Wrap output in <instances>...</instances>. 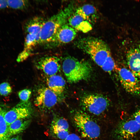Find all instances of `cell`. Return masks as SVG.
Returning <instances> with one entry per match:
<instances>
[{"mask_svg":"<svg viewBox=\"0 0 140 140\" xmlns=\"http://www.w3.org/2000/svg\"><path fill=\"white\" fill-rule=\"evenodd\" d=\"M122 31L120 49L129 69L140 83V32L129 26Z\"/></svg>","mask_w":140,"mask_h":140,"instance_id":"cell-1","label":"cell"},{"mask_svg":"<svg viewBox=\"0 0 140 140\" xmlns=\"http://www.w3.org/2000/svg\"><path fill=\"white\" fill-rule=\"evenodd\" d=\"M78 48L88 54L101 67L111 54L110 48L103 40L92 37L78 39L75 43Z\"/></svg>","mask_w":140,"mask_h":140,"instance_id":"cell-2","label":"cell"},{"mask_svg":"<svg viewBox=\"0 0 140 140\" xmlns=\"http://www.w3.org/2000/svg\"><path fill=\"white\" fill-rule=\"evenodd\" d=\"M44 20L40 17H36L27 22L25 26L26 36L23 50L18 55V62L24 61L31 54L34 48L39 44L40 33Z\"/></svg>","mask_w":140,"mask_h":140,"instance_id":"cell-3","label":"cell"},{"mask_svg":"<svg viewBox=\"0 0 140 140\" xmlns=\"http://www.w3.org/2000/svg\"><path fill=\"white\" fill-rule=\"evenodd\" d=\"M62 67L67 79L71 83L88 79L92 72V67L89 62L70 56L64 58Z\"/></svg>","mask_w":140,"mask_h":140,"instance_id":"cell-4","label":"cell"},{"mask_svg":"<svg viewBox=\"0 0 140 140\" xmlns=\"http://www.w3.org/2000/svg\"><path fill=\"white\" fill-rule=\"evenodd\" d=\"M71 9L68 6L45 20L41 30L39 44L48 42L63 25L67 22L70 16Z\"/></svg>","mask_w":140,"mask_h":140,"instance_id":"cell-5","label":"cell"},{"mask_svg":"<svg viewBox=\"0 0 140 140\" xmlns=\"http://www.w3.org/2000/svg\"><path fill=\"white\" fill-rule=\"evenodd\" d=\"M74 123L83 137L95 140L100 136L99 126L87 114L81 111L75 112L73 116Z\"/></svg>","mask_w":140,"mask_h":140,"instance_id":"cell-6","label":"cell"},{"mask_svg":"<svg viewBox=\"0 0 140 140\" xmlns=\"http://www.w3.org/2000/svg\"><path fill=\"white\" fill-rule=\"evenodd\" d=\"M83 106L88 111L99 115L104 113L109 107L110 101L101 94H91L83 96L81 99Z\"/></svg>","mask_w":140,"mask_h":140,"instance_id":"cell-7","label":"cell"},{"mask_svg":"<svg viewBox=\"0 0 140 140\" xmlns=\"http://www.w3.org/2000/svg\"><path fill=\"white\" fill-rule=\"evenodd\" d=\"M77 31L67 22L59 29L50 40L44 45L46 49H52L72 41L76 37Z\"/></svg>","mask_w":140,"mask_h":140,"instance_id":"cell-8","label":"cell"},{"mask_svg":"<svg viewBox=\"0 0 140 140\" xmlns=\"http://www.w3.org/2000/svg\"><path fill=\"white\" fill-rule=\"evenodd\" d=\"M120 81L124 88L128 92L137 94L140 92V83L132 72L124 67L117 68Z\"/></svg>","mask_w":140,"mask_h":140,"instance_id":"cell-9","label":"cell"},{"mask_svg":"<svg viewBox=\"0 0 140 140\" xmlns=\"http://www.w3.org/2000/svg\"><path fill=\"white\" fill-rule=\"evenodd\" d=\"M140 130V124L133 118H126L118 124L115 131L120 140H132Z\"/></svg>","mask_w":140,"mask_h":140,"instance_id":"cell-10","label":"cell"},{"mask_svg":"<svg viewBox=\"0 0 140 140\" xmlns=\"http://www.w3.org/2000/svg\"><path fill=\"white\" fill-rule=\"evenodd\" d=\"M58 97L48 87H42L37 91L34 104L40 109L47 110L51 109L57 103Z\"/></svg>","mask_w":140,"mask_h":140,"instance_id":"cell-11","label":"cell"},{"mask_svg":"<svg viewBox=\"0 0 140 140\" xmlns=\"http://www.w3.org/2000/svg\"><path fill=\"white\" fill-rule=\"evenodd\" d=\"M32 113V109L29 102H21L6 112L4 118L8 126L15 121L30 117Z\"/></svg>","mask_w":140,"mask_h":140,"instance_id":"cell-12","label":"cell"},{"mask_svg":"<svg viewBox=\"0 0 140 140\" xmlns=\"http://www.w3.org/2000/svg\"><path fill=\"white\" fill-rule=\"evenodd\" d=\"M59 59L57 57L49 56L40 59L36 64V67L48 76L57 74L60 69Z\"/></svg>","mask_w":140,"mask_h":140,"instance_id":"cell-13","label":"cell"},{"mask_svg":"<svg viewBox=\"0 0 140 140\" xmlns=\"http://www.w3.org/2000/svg\"><path fill=\"white\" fill-rule=\"evenodd\" d=\"M67 23L76 31L84 33L89 31L92 29L91 24L76 12L70 15Z\"/></svg>","mask_w":140,"mask_h":140,"instance_id":"cell-14","label":"cell"},{"mask_svg":"<svg viewBox=\"0 0 140 140\" xmlns=\"http://www.w3.org/2000/svg\"><path fill=\"white\" fill-rule=\"evenodd\" d=\"M48 87L58 97L61 96L64 91L66 82L64 78L57 74L48 76L46 80Z\"/></svg>","mask_w":140,"mask_h":140,"instance_id":"cell-15","label":"cell"},{"mask_svg":"<svg viewBox=\"0 0 140 140\" xmlns=\"http://www.w3.org/2000/svg\"><path fill=\"white\" fill-rule=\"evenodd\" d=\"M76 12L91 24L95 22L98 17L96 9L90 4H85L79 7Z\"/></svg>","mask_w":140,"mask_h":140,"instance_id":"cell-16","label":"cell"},{"mask_svg":"<svg viewBox=\"0 0 140 140\" xmlns=\"http://www.w3.org/2000/svg\"><path fill=\"white\" fill-rule=\"evenodd\" d=\"M30 123V120L27 118L18 119L12 123L9 126L10 137L23 132L27 128Z\"/></svg>","mask_w":140,"mask_h":140,"instance_id":"cell-17","label":"cell"},{"mask_svg":"<svg viewBox=\"0 0 140 140\" xmlns=\"http://www.w3.org/2000/svg\"><path fill=\"white\" fill-rule=\"evenodd\" d=\"M6 112L5 110L2 109L0 111V140H8L11 137L9 126L4 118Z\"/></svg>","mask_w":140,"mask_h":140,"instance_id":"cell-18","label":"cell"},{"mask_svg":"<svg viewBox=\"0 0 140 140\" xmlns=\"http://www.w3.org/2000/svg\"><path fill=\"white\" fill-rule=\"evenodd\" d=\"M8 6L14 9L23 10L29 6V2L27 0H7Z\"/></svg>","mask_w":140,"mask_h":140,"instance_id":"cell-19","label":"cell"},{"mask_svg":"<svg viewBox=\"0 0 140 140\" xmlns=\"http://www.w3.org/2000/svg\"><path fill=\"white\" fill-rule=\"evenodd\" d=\"M51 126L66 130H68L69 128V124L67 120L63 118L57 116L53 118Z\"/></svg>","mask_w":140,"mask_h":140,"instance_id":"cell-20","label":"cell"},{"mask_svg":"<svg viewBox=\"0 0 140 140\" xmlns=\"http://www.w3.org/2000/svg\"><path fill=\"white\" fill-rule=\"evenodd\" d=\"M116 67L114 60L111 54L101 68L104 71L110 73L116 68Z\"/></svg>","mask_w":140,"mask_h":140,"instance_id":"cell-21","label":"cell"},{"mask_svg":"<svg viewBox=\"0 0 140 140\" xmlns=\"http://www.w3.org/2000/svg\"><path fill=\"white\" fill-rule=\"evenodd\" d=\"M51 129L53 134L61 140H64L69 134L68 130L59 129L54 126H51Z\"/></svg>","mask_w":140,"mask_h":140,"instance_id":"cell-22","label":"cell"},{"mask_svg":"<svg viewBox=\"0 0 140 140\" xmlns=\"http://www.w3.org/2000/svg\"><path fill=\"white\" fill-rule=\"evenodd\" d=\"M12 89L10 84L8 82H5L0 84V94L4 96H6L12 92Z\"/></svg>","mask_w":140,"mask_h":140,"instance_id":"cell-23","label":"cell"},{"mask_svg":"<svg viewBox=\"0 0 140 140\" xmlns=\"http://www.w3.org/2000/svg\"><path fill=\"white\" fill-rule=\"evenodd\" d=\"M31 94V90L29 89H24L19 92L18 96L22 102H27L28 101Z\"/></svg>","mask_w":140,"mask_h":140,"instance_id":"cell-24","label":"cell"},{"mask_svg":"<svg viewBox=\"0 0 140 140\" xmlns=\"http://www.w3.org/2000/svg\"><path fill=\"white\" fill-rule=\"evenodd\" d=\"M64 140H81L80 137L74 134H69Z\"/></svg>","mask_w":140,"mask_h":140,"instance_id":"cell-25","label":"cell"},{"mask_svg":"<svg viewBox=\"0 0 140 140\" xmlns=\"http://www.w3.org/2000/svg\"><path fill=\"white\" fill-rule=\"evenodd\" d=\"M133 117V118L140 124V109L134 114Z\"/></svg>","mask_w":140,"mask_h":140,"instance_id":"cell-26","label":"cell"},{"mask_svg":"<svg viewBox=\"0 0 140 140\" xmlns=\"http://www.w3.org/2000/svg\"><path fill=\"white\" fill-rule=\"evenodd\" d=\"M8 6L7 0H0V9L5 8Z\"/></svg>","mask_w":140,"mask_h":140,"instance_id":"cell-27","label":"cell"},{"mask_svg":"<svg viewBox=\"0 0 140 140\" xmlns=\"http://www.w3.org/2000/svg\"><path fill=\"white\" fill-rule=\"evenodd\" d=\"M8 140H22V139L19 136H17L10 138Z\"/></svg>","mask_w":140,"mask_h":140,"instance_id":"cell-28","label":"cell"},{"mask_svg":"<svg viewBox=\"0 0 140 140\" xmlns=\"http://www.w3.org/2000/svg\"><path fill=\"white\" fill-rule=\"evenodd\" d=\"M2 109L1 108H0V111L2 110Z\"/></svg>","mask_w":140,"mask_h":140,"instance_id":"cell-29","label":"cell"}]
</instances>
